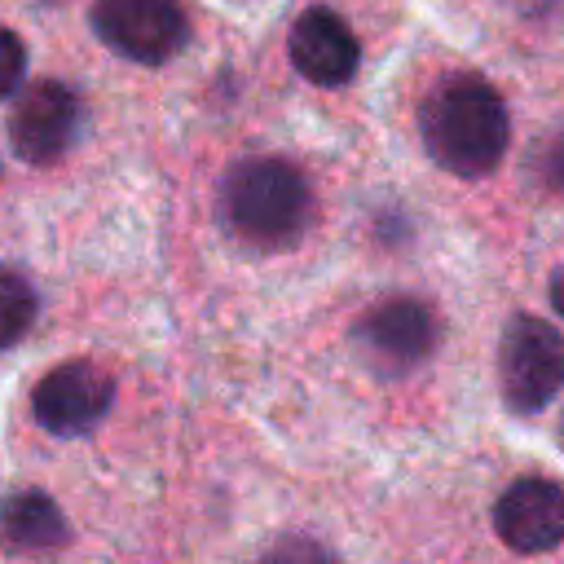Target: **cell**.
Returning a JSON list of instances; mask_svg holds the SVG:
<instances>
[{"mask_svg": "<svg viewBox=\"0 0 564 564\" xmlns=\"http://www.w3.org/2000/svg\"><path fill=\"white\" fill-rule=\"evenodd\" d=\"M419 132L427 154L454 176H485L502 163L511 141V115L498 88L471 70L445 75L419 106Z\"/></svg>", "mask_w": 564, "mask_h": 564, "instance_id": "1", "label": "cell"}, {"mask_svg": "<svg viewBox=\"0 0 564 564\" xmlns=\"http://www.w3.org/2000/svg\"><path fill=\"white\" fill-rule=\"evenodd\" d=\"M220 212L229 229L251 247H291L313 220V194L300 167L286 159H242L220 185Z\"/></svg>", "mask_w": 564, "mask_h": 564, "instance_id": "2", "label": "cell"}, {"mask_svg": "<svg viewBox=\"0 0 564 564\" xmlns=\"http://www.w3.org/2000/svg\"><path fill=\"white\" fill-rule=\"evenodd\" d=\"M502 401L516 414H538L564 388V339L546 317L516 313L498 339Z\"/></svg>", "mask_w": 564, "mask_h": 564, "instance_id": "3", "label": "cell"}, {"mask_svg": "<svg viewBox=\"0 0 564 564\" xmlns=\"http://www.w3.org/2000/svg\"><path fill=\"white\" fill-rule=\"evenodd\" d=\"M352 348L379 379H401L432 357L436 313L423 300L392 295L370 313H361V322L352 326Z\"/></svg>", "mask_w": 564, "mask_h": 564, "instance_id": "4", "label": "cell"}, {"mask_svg": "<svg viewBox=\"0 0 564 564\" xmlns=\"http://www.w3.org/2000/svg\"><path fill=\"white\" fill-rule=\"evenodd\" d=\"M93 31L119 57L141 66H163L185 48L189 22L176 0H97Z\"/></svg>", "mask_w": 564, "mask_h": 564, "instance_id": "5", "label": "cell"}, {"mask_svg": "<svg viewBox=\"0 0 564 564\" xmlns=\"http://www.w3.org/2000/svg\"><path fill=\"white\" fill-rule=\"evenodd\" d=\"M115 401L110 375H101L88 361H66L48 370L31 392V414L53 436H84L93 432Z\"/></svg>", "mask_w": 564, "mask_h": 564, "instance_id": "6", "label": "cell"}, {"mask_svg": "<svg viewBox=\"0 0 564 564\" xmlns=\"http://www.w3.org/2000/svg\"><path fill=\"white\" fill-rule=\"evenodd\" d=\"M75 128H79V97L57 79H40L35 88H26L9 115L13 154L26 163L62 159L75 141Z\"/></svg>", "mask_w": 564, "mask_h": 564, "instance_id": "7", "label": "cell"}, {"mask_svg": "<svg viewBox=\"0 0 564 564\" xmlns=\"http://www.w3.org/2000/svg\"><path fill=\"white\" fill-rule=\"evenodd\" d=\"M498 538L520 555H542L564 542V485L546 476L511 480L494 507Z\"/></svg>", "mask_w": 564, "mask_h": 564, "instance_id": "8", "label": "cell"}, {"mask_svg": "<svg viewBox=\"0 0 564 564\" xmlns=\"http://www.w3.org/2000/svg\"><path fill=\"white\" fill-rule=\"evenodd\" d=\"M291 62L304 79L322 84V88H339L357 75L361 48L357 35L348 31V22L330 9H304L291 26Z\"/></svg>", "mask_w": 564, "mask_h": 564, "instance_id": "9", "label": "cell"}, {"mask_svg": "<svg viewBox=\"0 0 564 564\" xmlns=\"http://www.w3.org/2000/svg\"><path fill=\"white\" fill-rule=\"evenodd\" d=\"M66 538L70 524L44 489H18L0 502V542L9 551H53Z\"/></svg>", "mask_w": 564, "mask_h": 564, "instance_id": "10", "label": "cell"}, {"mask_svg": "<svg viewBox=\"0 0 564 564\" xmlns=\"http://www.w3.org/2000/svg\"><path fill=\"white\" fill-rule=\"evenodd\" d=\"M31 326H35V286L22 273L0 269V352L22 344Z\"/></svg>", "mask_w": 564, "mask_h": 564, "instance_id": "11", "label": "cell"}, {"mask_svg": "<svg viewBox=\"0 0 564 564\" xmlns=\"http://www.w3.org/2000/svg\"><path fill=\"white\" fill-rule=\"evenodd\" d=\"M260 564H339L317 538H308V533H286V538H278L269 551H264V560Z\"/></svg>", "mask_w": 564, "mask_h": 564, "instance_id": "12", "label": "cell"}, {"mask_svg": "<svg viewBox=\"0 0 564 564\" xmlns=\"http://www.w3.org/2000/svg\"><path fill=\"white\" fill-rule=\"evenodd\" d=\"M529 172H533V181H538L542 189H551V194H564V132L546 137V141L533 150V159H529Z\"/></svg>", "mask_w": 564, "mask_h": 564, "instance_id": "13", "label": "cell"}, {"mask_svg": "<svg viewBox=\"0 0 564 564\" xmlns=\"http://www.w3.org/2000/svg\"><path fill=\"white\" fill-rule=\"evenodd\" d=\"M26 75V48L13 31L0 26V97H9Z\"/></svg>", "mask_w": 564, "mask_h": 564, "instance_id": "14", "label": "cell"}, {"mask_svg": "<svg viewBox=\"0 0 564 564\" xmlns=\"http://www.w3.org/2000/svg\"><path fill=\"white\" fill-rule=\"evenodd\" d=\"M551 304H555V313L564 317V269L551 273Z\"/></svg>", "mask_w": 564, "mask_h": 564, "instance_id": "15", "label": "cell"}]
</instances>
